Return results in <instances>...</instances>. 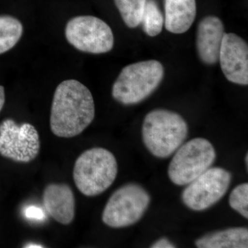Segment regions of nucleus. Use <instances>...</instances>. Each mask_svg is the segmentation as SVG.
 <instances>
[{
  "mask_svg": "<svg viewBox=\"0 0 248 248\" xmlns=\"http://www.w3.org/2000/svg\"><path fill=\"white\" fill-rule=\"evenodd\" d=\"M5 103V91L2 86H0V112L2 110Z\"/></svg>",
  "mask_w": 248,
  "mask_h": 248,
  "instance_id": "nucleus-21",
  "label": "nucleus"
},
{
  "mask_svg": "<svg viewBox=\"0 0 248 248\" xmlns=\"http://www.w3.org/2000/svg\"><path fill=\"white\" fill-rule=\"evenodd\" d=\"M23 33L22 23L10 16H0V55L14 48Z\"/></svg>",
  "mask_w": 248,
  "mask_h": 248,
  "instance_id": "nucleus-15",
  "label": "nucleus"
},
{
  "mask_svg": "<svg viewBox=\"0 0 248 248\" xmlns=\"http://www.w3.org/2000/svg\"><path fill=\"white\" fill-rule=\"evenodd\" d=\"M40 151L38 132L32 124L19 125L11 119L0 124V155L19 163L31 162Z\"/></svg>",
  "mask_w": 248,
  "mask_h": 248,
  "instance_id": "nucleus-9",
  "label": "nucleus"
},
{
  "mask_svg": "<svg viewBox=\"0 0 248 248\" xmlns=\"http://www.w3.org/2000/svg\"><path fill=\"white\" fill-rule=\"evenodd\" d=\"M151 248H176L174 244H172L169 239L162 238L157 240L156 242L152 245Z\"/></svg>",
  "mask_w": 248,
  "mask_h": 248,
  "instance_id": "nucleus-20",
  "label": "nucleus"
},
{
  "mask_svg": "<svg viewBox=\"0 0 248 248\" xmlns=\"http://www.w3.org/2000/svg\"><path fill=\"white\" fill-rule=\"evenodd\" d=\"M151 203V196L142 186L125 184L110 196L102 214V221L112 228L138 223Z\"/></svg>",
  "mask_w": 248,
  "mask_h": 248,
  "instance_id": "nucleus-6",
  "label": "nucleus"
},
{
  "mask_svg": "<svg viewBox=\"0 0 248 248\" xmlns=\"http://www.w3.org/2000/svg\"><path fill=\"white\" fill-rule=\"evenodd\" d=\"M222 72L226 79L234 84H248V46L234 33H225L219 58Z\"/></svg>",
  "mask_w": 248,
  "mask_h": 248,
  "instance_id": "nucleus-10",
  "label": "nucleus"
},
{
  "mask_svg": "<svg viewBox=\"0 0 248 248\" xmlns=\"http://www.w3.org/2000/svg\"><path fill=\"white\" fill-rule=\"evenodd\" d=\"M140 24L143 31L151 37H155L162 31L164 17L154 0H147Z\"/></svg>",
  "mask_w": 248,
  "mask_h": 248,
  "instance_id": "nucleus-17",
  "label": "nucleus"
},
{
  "mask_svg": "<svg viewBox=\"0 0 248 248\" xmlns=\"http://www.w3.org/2000/svg\"><path fill=\"white\" fill-rule=\"evenodd\" d=\"M188 133L185 120L177 112L155 109L147 114L142 126L143 143L152 155L167 158L175 153Z\"/></svg>",
  "mask_w": 248,
  "mask_h": 248,
  "instance_id": "nucleus-2",
  "label": "nucleus"
},
{
  "mask_svg": "<svg viewBox=\"0 0 248 248\" xmlns=\"http://www.w3.org/2000/svg\"><path fill=\"white\" fill-rule=\"evenodd\" d=\"M216 151L208 140L195 138L179 147L169 166V177L173 184L186 186L210 169Z\"/></svg>",
  "mask_w": 248,
  "mask_h": 248,
  "instance_id": "nucleus-5",
  "label": "nucleus"
},
{
  "mask_svg": "<svg viewBox=\"0 0 248 248\" xmlns=\"http://www.w3.org/2000/svg\"><path fill=\"white\" fill-rule=\"evenodd\" d=\"M195 245L199 248H247L248 230L232 228L215 232L197 239Z\"/></svg>",
  "mask_w": 248,
  "mask_h": 248,
  "instance_id": "nucleus-14",
  "label": "nucleus"
},
{
  "mask_svg": "<svg viewBox=\"0 0 248 248\" xmlns=\"http://www.w3.org/2000/svg\"><path fill=\"white\" fill-rule=\"evenodd\" d=\"M25 248H43V246H41V245L29 244L27 245V246H25Z\"/></svg>",
  "mask_w": 248,
  "mask_h": 248,
  "instance_id": "nucleus-22",
  "label": "nucleus"
},
{
  "mask_svg": "<svg viewBox=\"0 0 248 248\" xmlns=\"http://www.w3.org/2000/svg\"><path fill=\"white\" fill-rule=\"evenodd\" d=\"M24 216L29 219L42 221L45 219L46 215L42 209L39 207L31 205L24 210Z\"/></svg>",
  "mask_w": 248,
  "mask_h": 248,
  "instance_id": "nucleus-19",
  "label": "nucleus"
},
{
  "mask_svg": "<svg viewBox=\"0 0 248 248\" xmlns=\"http://www.w3.org/2000/svg\"><path fill=\"white\" fill-rule=\"evenodd\" d=\"M46 211L62 225H69L76 214V199L71 187L66 184H50L43 192Z\"/></svg>",
  "mask_w": 248,
  "mask_h": 248,
  "instance_id": "nucleus-12",
  "label": "nucleus"
},
{
  "mask_svg": "<svg viewBox=\"0 0 248 248\" xmlns=\"http://www.w3.org/2000/svg\"><path fill=\"white\" fill-rule=\"evenodd\" d=\"M229 203L233 210L248 218V184H240L235 187L230 195Z\"/></svg>",
  "mask_w": 248,
  "mask_h": 248,
  "instance_id": "nucleus-18",
  "label": "nucleus"
},
{
  "mask_svg": "<svg viewBox=\"0 0 248 248\" xmlns=\"http://www.w3.org/2000/svg\"><path fill=\"white\" fill-rule=\"evenodd\" d=\"M127 27H138L141 23L147 0H114Z\"/></svg>",
  "mask_w": 248,
  "mask_h": 248,
  "instance_id": "nucleus-16",
  "label": "nucleus"
},
{
  "mask_svg": "<svg viewBox=\"0 0 248 248\" xmlns=\"http://www.w3.org/2000/svg\"><path fill=\"white\" fill-rule=\"evenodd\" d=\"M225 33L224 25L216 16H207L201 21L196 39V47L201 61L207 65H213L218 61Z\"/></svg>",
  "mask_w": 248,
  "mask_h": 248,
  "instance_id": "nucleus-11",
  "label": "nucleus"
},
{
  "mask_svg": "<svg viewBox=\"0 0 248 248\" xmlns=\"http://www.w3.org/2000/svg\"><path fill=\"white\" fill-rule=\"evenodd\" d=\"M164 76V66L156 60L128 65L122 70L112 86V97L124 105L139 104L155 92Z\"/></svg>",
  "mask_w": 248,
  "mask_h": 248,
  "instance_id": "nucleus-4",
  "label": "nucleus"
},
{
  "mask_svg": "<svg viewBox=\"0 0 248 248\" xmlns=\"http://www.w3.org/2000/svg\"><path fill=\"white\" fill-rule=\"evenodd\" d=\"M231 173L219 167L211 168L187 184L182 200L194 211H203L224 197L230 187Z\"/></svg>",
  "mask_w": 248,
  "mask_h": 248,
  "instance_id": "nucleus-8",
  "label": "nucleus"
},
{
  "mask_svg": "<svg viewBox=\"0 0 248 248\" xmlns=\"http://www.w3.org/2000/svg\"><path fill=\"white\" fill-rule=\"evenodd\" d=\"M248 153L247 154H246V166H247V168L248 167Z\"/></svg>",
  "mask_w": 248,
  "mask_h": 248,
  "instance_id": "nucleus-23",
  "label": "nucleus"
},
{
  "mask_svg": "<svg viewBox=\"0 0 248 248\" xmlns=\"http://www.w3.org/2000/svg\"><path fill=\"white\" fill-rule=\"evenodd\" d=\"M117 173L118 165L114 155L104 148H93L78 156L73 177L81 194L94 197L110 187Z\"/></svg>",
  "mask_w": 248,
  "mask_h": 248,
  "instance_id": "nucleus-3",
  "label": "nucleus"
},
{
  "mask_svg": "<svg viewBox=\"0 0 248 248\" xmlns=\"http://www.w3.org/2000/svg\"><path fill=\"white\" fill-rule=\"evenodd\" d=\"M65 35L72 46L84 53H106L113 48L112 29L102 19L94 16L72 18L67 23Z\"/></svg>",
  "mask_w": 248,
  "mask_h": 248,
  "instance_id": "nucleus-7",
  "label": "nucleus"
},
{
  "mask_svg": "<svg viewBox=\"0 0 248 248\" xmlns=\"http://www.w3.org/2000/svg\"><path fill=\"white\" fill-rule=\"evenodd\" d=\"M94 115V99L86 86L76 79L59 84L50 109V130L55 136H78L92 123Z\"/></svg>",
  "mask_w": 248,
  "mask_h": 248,
  "instance_id": "nucleus-1",
  "label": "nucleus"
},
{
  "mask_svg": "<svg viewBox=\"0 0 248 248\" xmlns=\"http://www.w3.org/2000/svg\"><path fill=\"white\" fill-rule=\"evenodd\" d=\"M196 15L195 0H165L164 25L172 33L182 34L188 31Z\"/></svg>",
  "mask_w": 248,
  "mask_h": 248,
  "instance_id": "nucleus-13",
  "label": "nucleus"
}]
</instances>
